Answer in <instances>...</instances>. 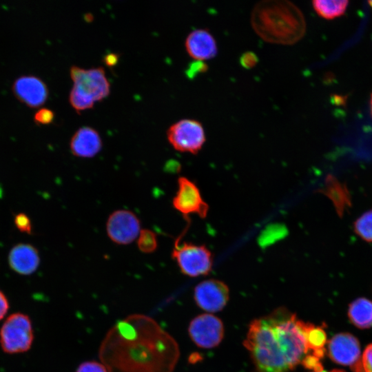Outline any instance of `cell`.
I'll list each match as a JSON object with an SVG mask.
<instances>
[{"label": "cell", "mask_w": 372, "mask_h": 372, "mask_svg": "<svg viewBox=\"0 0 372 372\" xmlns=\"http://www.w3.org/2000/svg\"><path fill=\"white\" fill-rule=\"evenodd\" d=\"M107 372H172L179 358L174 339L152 318L134 314L119 320L101 342Z\"/></svg>", "instance_id": "6da1fadb"}, {"label": "cell", "mask_w": 372, "mask_h": 372, "mask_svg": "<svg viewBox=\"0 0 372 372\" xmlns=\"http://www.w3.org/2000/svg\"><path fill=\"white\" fill-rule=\"evenodd\" d=\"M311 323L279 308L253 320L244 341L257 372H289L311 352L307 333Z\"/></svg>", "instance_id": "7a4b0ae2"}, {"label": "cell", "mask_w": 372, "mask_h": 372, "mask_svg": "<svg viewBox=\"0 0 372 372\" xmlns=\"http://www.w3.org/2000/svg\"><path fill=\"white\" fill-rule=\"evenodd\" d=\"M251 24L265 41L291 45L306 32V21L300 8L287 0H264L257 3L251 13Z\"/></svg>", "instance_id": "3957f363"}, {"label": "cell", "mask_w": 372, "mask_h": 372, "mask_svg": "<svg viewBox=\"0 0 372 372\" xmlns=\"http://www.w3.org/2000/svg\"><path fill=\"white\" fill-rule=\"evenodd\" d=\"M70 76L74 85L69 100L77 112L92 107L95 101L103 99L110 94V85L102 67L83 69L73 65Z\"/></svg>", "instance_id": "277c9868"}, {"label": "cell", "mask_w": 372, "mask_h": 372, "mask_svg": "<svg viewBox=\"0 0 372 372\" xmlns=\"http://www.w3.org/2000/svg\"><path fill=\"white\" fill-rule=\"evenodd\" d=\"M34 333L30 318L22 313H14L4 321L0 329V344L10 354L28 351L33 342Z\"/></svg>", "instance_id": "5b68a950"}, {"label": "cell", "mask_w": 372, "mask_h": 372, "mask_svg": "<svg viewBox=\"0 0 372 372\" xmlns=\"http://www.w3.org/2000/svg\"><path fill=\"white\" fill-rule=\"evenodd\" d=\"M180 271L190 277L207 275L211 271L213 256L211 252L203 245L175 242L172 252Z\"/></svg>", "instance_id": "8992f818"}, {"label": "cell", "mask_w": 372, "mask_h": 372, "mask_svg": "<svg viewBox=\"0 0 372 372\" xmlns=\"http://www.w3.org/2000/svg\"><path fill=\"white\" fill-rule=\"evenodd\" d=\"M169 143L177 151L197 154L205 144L206 137L200 122L184 118L173 123L167 131Z\"/></svg>", "instance_id": "52a82bcc"}, {"label": "cell", "mask_w": 372, "mask_h": 372, "mask_svg": "<svg viewBox=\"0 0 372 372\" xmlns=\"http://www.w3.org/2000/svg\"><path fill=\"white\" fill-rule=\"evenodd\" d=\"M329 358L335 363L351 366L355 372H364L358 340L348 333L334 335L327 343Z\"/></svg>", "instance_id": "ba28073f"}, {"label": "cell", "mask_w": 372, "mask_h": 372, "mask_svg": "<svg viewBox=\"0 0 372 372\" xmlns=\"http://www.w3.org/2000/svg\"><path fill=\"white\" fill-rule=\"evenodd\" d=\"M189 333L192 341L203 349L218 346L224 335V326L220 318L209 314L200 315L194 318L189 326Z\"/></svg>", "instance_id": "9c48e42d"}, {"label": "cell", "mask_w": 372, "mask_h": 372, "mask_svg": "<svg viewBox=\"0 0 372 372\" xmlns=\"http://www.w3.org/2000/svg\"><path fill=\"white\" fill-rule=\"evenodd\" d=\"M138 218L126 209L114 211L109 216L106 231L108 237L118 245H127L136 240L141 231Z\"/></svg>", "instance_id": "30bf717a"}, {"label": "cell", "mask_w": 372, "mask_h": 372, "mask_svg": "<svg viewBox=\"0 0 372 372\" xmlns=\"http://www.w3.org/2000/svg\"><path fill=\"white\" fill-rule=\"evenodd\" d=\"M172 204L175 209L185 216L196 214L204 218L209 211V206L203 200L196 185L183 176L178 179V190Z\"/></svg>", "instance_id": "8fae6325"}, {"label": "cell", "mask_w": 372, "mask_h": 372, "mask_svg": "<svg viewBox=\"0 0 372 372\" xmlns=\"http://www.w3.org/2000/svg\"><path fill=\"white\" fill-rule=\"evenodd\" d=\"M194 296L200 308L208 312H217L227 304L229 291L225 282L216 279H208L196 286Z\"/></svg>", "instance_id": "7c38bea8"}, {"label": "cell", "mask_w": 372, "mask_h": 372, "mask_svg": "<svg viewBox=\"0 0 372 372\" xmlns=\"http://www.w3.org/2000/svg\"><path fill=\"white\" fill-rule=\"evenodd\" d=\"M12 91L21 102L30 107L43 105L48 96L45 83L40 78L32 75L17 78L13 83Z\"/></svg>", "instance_id": "4fadbf2b"}, {"label": "cell", "mask_w": 372, "mask_h": 372, "mask_svg": "<svg viewBox=\"0 0 372 372\" xmlns=\"http://www.w3.org/2000/svg\"><path fill=\"white\" fill-rule=\"evenodd\" d=\"M185 49L195 61H206L216 56L217 43L214 36L206 29H196L186 37Z\"/></svg>", "instance_id": "5bb4252c"}, {"label": "cell", "mask_w": 372, "mask_h": 372, "mask_svg": "<svg viewBox=\"0 0 372 372\" xmlns=\"http://www.w3.org/2000/svg\"><path fill=\"white\" fill-rule=\"evenodd\" d=\"M8 263L10 268L17 273L30 275L39 266V251L30 244H17L9 251Z\"/></svg>", "instance_id": "9a60e30c"}, {"label": "cell", "mask_w": 372, "mask_h": 372, "mask_svg": "<svg viewBox=\"0 0 372 372\" xmlns=\"http://www.w3.org/2000/svg\"><path fill=\"white\" fill-rule=\"evenodd\" d=\"M101 147L102 141L99 132L88 126L78 129L70 141V149L74 156L79 157H93Z\"/></svg>", "instance_id": "2e32d148"}, {"label": "cell", "mask_w": 372, "mask_h": 372, "mask_svg": "<svg viewBox=\"0 0 372 372\" xmlns=\"http://www.w3.org/2000/svg\"><path fill=\"white\" fill-rule=\"evenodd\" d=\"M322 192L332 200L338 214L340 216L351 204L347 188L334 176H329L327 178L324 189Z\"/></svg>", "instance_id": "e0dca14e"}, {"label": "cell", "mask_w": 372, "mask_h": 372, "mask_svg": "<svg viewBox=\"0 0 372 372\" xmlns=\"http://www.w3.org/2000/svg\"><path fill=\"white\" fill-rule=\"evenodd\" d=\"M349 316L351 322L360 329L372 326V302L364 298L354 300L349 306Z\"/></svg>", "instance_id": "ac0fdd59"}, {"label": "cell", "mask_w": 372, "mask_h": 372, "mask_svg": "<svg viewBox=\"0 0 372 372\" xmlns=\"http://www.w3.org/2000/svg\"><path fill=\"white\" fill-rule=\"evenodd\" d=\"M348 1L315 0L312 6L316 12L326 19H333L343 15L348 6Z\"/></svg>", "instance_id": "d6986e66"}, {"label": "cell", "mask_w": 372, "mask_h": 372, "mask_svg": "<svg viewBox=\"0 0 372 372\" xmlns=\"http://www.w3.org/2000/svg\"><path fill=\"white\" fill-rule=\"evenodd\" d=\"M307 340L311 353L320 359L322 358L326 352L324 347L327 343V334L323 328L311 324L307 333Z\"/></svg>", "instance_id": "ffe728a7"}, {"label": "cell", "mask_w": 372, "mask_h": 372, "mask_svg": "<svg viewBox=\"0 0 372 372\" xmlns=\"http://www.w3.org/2000/svg\"><path fill=\"white\" fill-rule=\"evenodd\" d=\"M354 231L357 236L367 242H372V209L360 216L353 223Z\"/></svg>", "instance_id": "44dd1931"}, {"label": "cell", "mask_w": 372, "mask_h": 372, "mask_svg": "<svg viewBox=\"0 0 372 372\" xmlns=\"http://www.w3.org/2000/svg\"><path fill=\"white\" fill-rule=\"evenodd\" d=\"M137 245L140 251L143 253L154 252L158 246L156 234L147 229H141L137 238Z\"/></svg>", "instance_id": "7402d4cb"}, {"label": "cell", "mask_w": 372, "mask_h": 372, "mask_svg": "<svg viewBox=\"0 0 372 372\" xmlns=\"http://www.w3.org/2000/svg\"><path fill=\"white\" fill-rule=\"evenodd\" d=\"M14 223L17 228L21 232L30 234L32 233V223L29 217L23 213L14 216Z\"/></svg>", "instance_id": "603a6c76"}, {"label": "cell", "mask_w": 372, "mask_h": 372, "mask_svg": "<svg viewBox=\"0 0 372 372\" xmlns=\"http://www.w3.org/2000/svg\"><path fill=\"white\" fill-rule=\"evenodd\" d=\"M76 372H107V370L103 363L86 361L78 366Z\"/></svg>", "instance_id": "cb8c5ba5"}, {"label": "cell", "mask_w": 372, "mask_h": 372, "mask_svg": "<svg viewBox=\"0 0 372 372\" xmlns=\"http://www.w3.org/2000/svg\"><path fill=\"white\" fill-rule=\"evenodd\" d=\"M54 117L52 110L43 107L39 110L34 114V121L39 124L46 125L50 123Z\"/></svg>", "instance_id": "d4e9b609"}, {"label": "cell", "mask_w": 372, "mask_h": 372, "mask_svg": "<svg viewBox=\"0 0 372 372\" xmlns=\"http://www.w3.org/2000/svg\"><path fill=\"white\" fill-rule=\"evenodd\" d=\"M320 358L311 353L306 356L302 362V365L307 369L311 370L312 372L320 371L323 370Z\"/></svg>", "instance_id": "484cf974"}, {"label": "cell", "mask_w": 372, "mask_h": 372, "mask_svg": "<svg viewBox=\"0 0 372 372\" xmlns=\"http://www.w3.org/2000/svg\"><path fill=\"white\" fill-rule=\"evenodd\" d=\"M207 70V65L201 61H195L191 63L186 70V74L189 78H194L198 74L205 72Z\"/></svg>", "instance_id": "4316f807"}, {"label": "cell", "mask_w": 372, "mask_h": 372, "mask_svg": "<svg viewBox=\"0 0 372 372\" xmlns=\"http://www.w3.org/2000/svg\"><path fill=\"white\" fill-rule=\"evenodd\" d=\"M258 62V58L257 55L254 52L250 51L244 52L240 58V65L246 69L253 68L256 65Z\"/></svg>", "instance_id": "83f0119b"}, {"label": "cell", "mask_w": 372, "mask_h": 372, "mask_svg": "<svg viewBox=\"0 0 372 372\" xmlns=\"http://www.w3.org/2000/svg\"><path fill=\"white\" fill-rule=\"evenodd\" d=\"M362 366L364 372H372V344L365 349L362 355Z\"/></svg>", "instance_id": "f1b7e54d"}, {"label": "cell", "mask_w": 372, "mask_h": 372, "mask_svg": "<svg viewBox=\"0 0 372 372\" xmlns=\"http://www.w3.org/2000/svg\"><path fill=\"white\" fill-rule=\"evenodd\" d=\"M9 303L5 294L0 290V320L6 316Z\"/></svg>", "instance_id": "f546056e"}, {"label": "cell", "mask_w": 372, "mask_h": 372, "mask_svg": "<svg viewBox=\"0 0 372 372\" xmlns=\"http://www.w3.org/2000/svg\"><path fill=\"white\" fill-rule=\"evenodd\" d=\"M118 61V56L115 54H109L105 58V62L107 65H114Z\"/></svg>", "instance_id": "4dcf8cb0"}, {"label": "cell", "mask_w": 372, "mask_h": 372, "mask_svg": "<svg viewBox=\"0 0 372 372\" xmlns=\"http://www.w3.org/2000/svg\"><path fill=\"white\" fill-rule=\"evenodd\" d=\"M312 372V371H311ZM316 372H345L342 370H339V369H333V370H331V371H316Z\"/></svg>", "instance_id": "1f68e13d"}, {"label": "cell", "mask_w": 372, "mask_h": 372, "mask_svg": "<svg viewBox=\"0 0 372 372\" xmlns=\"http://www.w3.org/2000/svg\"><path fill=\"white\" fill-rule=\"evenodd\" d=\"M369 105H370V111H371V116H372V93L371 94Z\"/></svg>", "instance_id": "d6a6232c"}, {"label": "cell", "mask_w": 372, "mask_h": 372, "mask_svg": "<svg viewBox=\"0 0 372 372\" xmlns=\"http://www.w3.org/2000/svg\"><path fill=\"white\" fill-rule=\"evenodd\" d=\"M368 3H369V5L372 7V1H369Z\"/></svg>", "instance_id": "836d02e7"}]
</instances>
